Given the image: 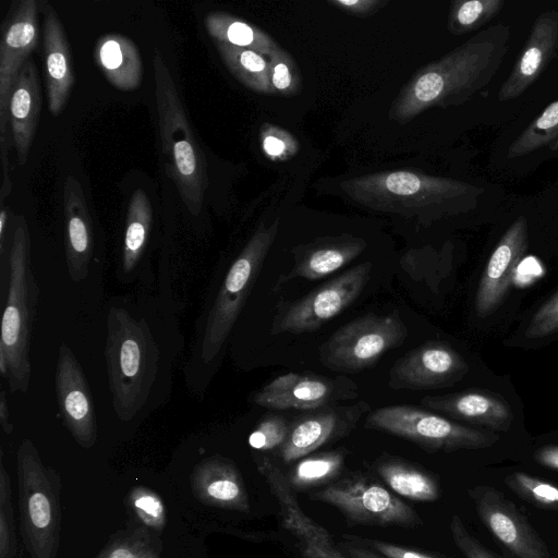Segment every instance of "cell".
Listing matches in <instances>:
<instances>
[{"label": "cell", "instance_id": "31", "mask_svg": "<svg viewBox=\"0 0 558 558\" xmlns=\"http://www.w3.org/2000/svg\"><path fill=\"white\" fill-rule=\"evenodd\" d=\"M153 221L149 198L143 189H136L129 202L122 253V268L131 272L146 247Z\"/></svg>", "mask_w": 558, "mask_h": 558}, {"label": "cell", "instance_id": "10", "mask_svg": "<svg viewBox=\"0 0 558 558\" xmlns=\"http://www.w3.org/2000/svg\"><path fill=\"white\" fill-rule=\"evenodd\" d=\"M337 509L353 525L417 527V512L378 482L351 476L333 482L311 495Z\"/></svg>", "mask_w": 558, "mask_h": 558}, {"label": "cell", "instance_id": "41", "mask_svg": "<svg viewBox=\"0 0 558 558\" xmlns=\"http://www.w3.org/2000/svg\"><path fill=\"white\" fill-rule=\"evenodd\" d=\"M449 530L453 543L464 558H497L477 538H475L464 525L458 514L451 517Z\"/></svg>", "mask_w": 558, "mask_h": 558}, {"label": "cell", "instance_id": "35", "mask_svg": "<svg viewBox=\"0 0 558 558\" xmlns=\"http://www.w3.org/2000/svg\"><path fill=\"white\" fill-rule=\"evenodd\" d=\"M520 498L537 508L558 509V486L523 472H513L505 480Z\"/></svg>", "mask_w": 558, "mask_h": 558}, {"label": "cell", "instance_id": "15", "mask_svg": "<svg viewBox=\"0 0 558 558\" xmlns=\"http://www.w3.org/2000/svg\"><path fill=\"white\" fill-rule=\"evenodd\" d=\"M257 468L278 502L281 525L294 536L303 558H348L329 532L304 512L286 473L265 457Z\"/></svg>", "mask_w": 558, "mask_h": 558}, {"label": "cell", "instance_id": "25", "mask_svg": "<svg viewBox=\"0 0 558 558\" xmlns=\"http://www.w3.org/2000/svg\"><path fill=\"white\" fill-rule=\"evenodd\" d=\"M41 108L40 86L36 65L28 60L14 84L9 117L17 161L24 166L36 134Z\"/></svg>", "mask_w": 558, "mask_h": 558}, {"label": "cell", "instance_id": "23", "mask_svg": "<svg viewBox=\"0 0 558 558\" xmlns=\"http://www.w3.org/2000/svg\"><path fill=\"white\" fill-rule=\"evenodd\" d=\"M65 217V258L68 272L75 282L89 272L93 255L92 221L80 182L68 175L63 185Z\"/></svg>", "mask_w": 558, "mask_h": 558}, {"label": "cell", "instance_id": "38", "mask_svg": "<svg viewBox=\"0 0 558 558\" xmlns=\"http://www.w3.org/2000/svg\"><path fill=\"white\" fill-rule=\"evenodd\" d=\"M291 423L279 415L264 417L248 436V445L258 451L279 449L286 441Z\"/></svg>", "mask_w": 558, "mask_h": 558}, {"label": "cell", "instance_id": "29", "mask_svg": "<svg viewBox=\"0 0 558 558\" xmlns=\"http://www.w3.org/2000/svg\"><path fill=\"white\" fill-rule=\"evenodd\" d=\"M204 24L215 43L254 50L267 58L280 48L267 33L229 13L210 12Z\"/></svg>", "mask_w": 558, "mask_h": 558}, {"label": "cell", "instance_id": "13", "mask_svg": "<svg viewBox=\"0 0 558 558\" xmlns=\"http://www.w3.org/2000/svg\"><path fill=\"white\" fill-rule=\"evenodd\" d=\"M469 494L483 524L513 558H551L534 527L501 492L478 485Z\"/></svg>", "mask_w": 558, "mask_h": 558}, {"label": "cell", "instance_id": "32", "mask_svg": "<svg viewBox=\"0 0 558 558\" xmlns=\"http://www.w3.org/2000/svg\"><path fill=\"white\" fill-rule=\"evenodd\" d=\"M344 452L340 450L311 453L291 468L287 480L294 490L320 486L336 478L344 464Z\"/></svg>", "mask_w": 558, "mask_h": 558}, {"label": "cell", "instance_id": "46", "mask_svg": "<svg viewBox=\"0 0 558 558\" xmlns=\"http://www.w3.org/2000/svg\"><path fill=\"white\" fill-rule=\"evenodd\" d=\"M338 547L348 558H385L365 545L353 539L351 535L344 534Z\"/></svg>", "mask_w": 558, "mask_h": 558}, {"label": "cell", "instance_id": "21", "mask_svg": "<svg viewBox=\"0 0 558 558\" xmlns=\"http://www.w3.org/2000/svg\"><path fill=\"white\" fill-rule=\"evenodd\" d=\"M43 68L49 112L57 117L64 109L74 84L69 41L54 9L44 8Z\"/></svg>", "mask_w": 558, "mask_h": 558}, {"label": "cell", "instance_id": "1", "mask_svg": "<svg viewBox=\"0 0 558 558\" xmlns=\"http://www.w3.org/2000/svg\"><path fill=\"white\" fill-rule=\"evenodd\" d=\"M509 39V26L499 22L428 63L400 90L389 118L408 122L429 108L463 105L492 82L507 54Z\"/></svg>", "mask_w": 558, "mask_h": 558}, {"label": "cell", "instance_id": "40", "mask_svg": "<svg viewBox=\"0 0 558 558\" xmlns=\"http://www.w3.org/2000/svg\"><path fill=\"white\" fill-rule=\"evenodd\" d=\"M558 331V292L532 316L525 330L526 338H544Z\"/></svg>", "mask_w": 558, "mask_h": 558}, {"label": "cell", "instance_id": "2", "mask_svg": "<svg viewBox=\"0 0 558 558\" xmlns=\"http://www.w3.org/2000/svg\"><path fill=\"white\" fill-rule=\"evenodd\" d=\"M355 203L373 210L400 215H450L477 205L484 189L468 182L412 170L359 175L341 183Z\"/></svg>", "mask_w": 558, "mask_h": 558}, {"label": "cell", "instance_id": "4", "mask_svg": "<svg viewBox=\"0 0 558 558\" xmlns=\"http://www.w3.org/2000/svg\"><path fill=\"white\" fill-rule=\"evenodd\" d=\"M9 291L1 320L0 373L12 392H26L31 379L29 339L38 304L31 242L23 216L15 220L9 256Z\"/></svg>", "mask_w": 558, "mask_h": 558}, {"label": "cell", "instance_id": "37", "mask_svg": "<svg viewBox=\"0 0 558 558\" xmlns=\"http://www.w3.org/2000/svg\"><path fill=\"white\" fill-rule=\"evenodd\" d=\"M270 65V80L276 94L291 96L301 87L298 66L289 52L279 48L267 58Z\"/></svg>", "mask_w": 558, "mask_h": 558}, {"label": "cell", "instance_id": "14", "mask_svg": "<svg viewBox=\"0 0 558 558\" xmlns=\"http://www.w3.org/2000/svg\"><path fill=\"white\" fill-rule=\"evenodd\" d=\"M356 385L348 378L288 373L276 377L253 396V401L274 410L313 411L356 396Z\"/></svg>", "mask_w": 558, "mask_h": 558}, {"label": "cell", "instance_id": "28", "mask_svg": "<svg viewBox=\"0 0 558 558\" xmlns=\"http://www.w3.org/2000/svg\"><path fill=\"white\" fill-rule=\"evenodd\" d=\"M374 469L399 496L416 501H435L440 496L436 477L405 460L381 457L375 461Z\"/></svg>", "mask_w": 558, "mask_h": 558}, {"label": "cell", "instance_id": "6", "mask_svg": "<svg viewBox=\"0 0 558 558\" xmlns=\"http://www.w3.org/2000/svg\"><path fill=\"white\" fill-rule=\"evenodd\" d=\"M20 530L31 558H57L61 533V481L31 439L16 453Z\"/></svg>", "mask_w": 558, "mask_h": 558}, {"label": "cell", "instance_id": "12", "mask_svg": "<svg viewBox=\"0 0 558 558\" xmlns=\"http://www.w3.org/2000/svg\"><path fill=\"white\" fill-rule=\"evenodd\" d=\"M38 39L35 0L14 1L2 23L0 41V147H10L9 105L16 78Z\"/></svg>", "mask_w": 558, "mask_h": 558}, {"label": "cell", "instance_id": "43", "mask_svg": "<svg viewBox=\"0 0 558 558\" xmlns=\"http://www.w3.org/2000/svg\"><path fill=\"white\" fill-rule=\"evenodd\" d=\"M97 558H158L155 550L142 539L131 537L111 542Z\"/></svg>", "mask_w": 558, "mask_h": 558}, {"label": "cell", "instance_id": "9", "mask_svg": "<svg viewBox=\"0 0 558 558\" xmlns=\"http://www.w3.org/2000/svg\"><path fill=\"white\" fill-rule=\"evenodd\" d=\"M408 329L400 313L366 314L336 330L319 348L324 366L354 373L375 365L389 350L407 339Z\"/></svg>", "mask_w": 558, "mask_h": 558}, {"label": "cell", "instance_id": "18", "mask_svg": "<svg viewBox=\"0 0 558 558\" xmlns=\"http://www.w3.org/2000/svg\"><path fill=\"white\" fill-rule=\"evenodd\" d=\"M366 402L354 405H328L291 423L286 441L278 449L284 463L298 461L323 445L345 436L367 410Z\"/></svg>", "mask_w": 558, "mask_h": 558}, {"label": "cell", "instance_id": "34", "mask_svg": "<svg viewBox=\"0 0 558 558\" xmlns=\"http://www.w3.org/2000/svg\"><path fill=\"white\" fill-rule=\"evenodd\" d=\"M504 0H457L451 3L448 29L464 35L487 25L504 8Z\"/></svg>", "mask_w": 558, "mask_h": 558}, {"label": "cell", "instance_id": "47", "mask_svg": "<svg viewBox=\"0 0 558 558\" xmlns=\"http://www.w3.org/2000/svg\"><path fill=\"white\" fill-rule=\"evenodd\" d=\"M534 459L538 464L558 471V446H545L537 449Z\"/></svg>", "mask_w": 558, "mask_h": 558}, {"label": "cell", "instance_id": "24", "mask_svg": "<svg viewBox=\"0 0 558 558\" xmlns=\"http://www.w3.org/2000/svg\"><path fill=\"white\" fill-rule=\"evenodd\" d=\"M191 483L197 497L207 505L242 512L250 509L243 478L226 458L211 457L201 462L194 469Z\"/></svg>", "mask_w": 558, "mask_h": 558}, {"label": "cell", "instance_id": "17", "mask_svg": "<svg viewBox=\"0 0 558 558\" xmlns=\"http://www.w3.org/2000/svg\"><path fill=\"white\" fill-rule=\"evenodd\" d=\"M54 384L64 426L80 446L93 447L97 440L93 396L80 362L65 343L59 348Z\"/></svg>", "mask_w": 558, "mask_h": 558}, {"label": "cell", "instance_id": "22", "mask_svg": "<svg viewBox=\"0 0 558 558\" xmlns=\"http://www.w3.org/2000/svg\"><path fill=\"white\" fill-rule=\"evenodd\" d=\"M421 402L457 420L493 430L506 432L513 421L508 402L487 390L472 389L444 396H427Z\"/></svg>", "mask_w": 558, "mask_h": 558}, {"label": "cell", "instance_id": "39", "mask_svg": "<svg viewBox=\"0 0 558 558\" xmlns=\"http://www.w3.org/2000/svg\"><path fill=\"white\" fill-rule=\"evenodd\" d=\"M132 508L140 520L146 525L161 530L166 523V509L157 494L144 487H137L131 493Z\"/></svg>", "mask_w": 558, "mask_h": 558}, {"label": "cell", "instance_id": "33", "mask_svg": "<svg viewBox=\"0 0 558 558\" xmlns=\"http://www.w3.org/2000/svg\"><path fill=\"white\" fill-rule=\"evenodd\" d=\"M558 138V99L550 102L511 143L507 156L517 158L541 149Z\"/></svg>", "mask_w": 558, "mask_h": 558}, {"label": "cell", "instance_id": "36", "mask_svg": "<svg viewBox=\"0 0 558 558\" xmlns=\"http://www.w3.org/2000/svg\"><path fill=\"white\" fill-rule=\"evenodd\" d=\"M10 476L0 459V558H16L17 541Z\"/></svg>", "mask_w": 558, "mask_h": 558}, {"label": "cell", "instance_id": "16", "mask_svg": "<svg viewBox=\"0 0 558 558\" xmlns=\"http://www.w3.org/2000/svg\"><path fill=\"white\" fill-rule=\"evenodd\" d=\"M464 359L448 343L428 341L398 359L389 373V386L425 390L451 386L468 373Z\"/></svg>", "mask_w": 558, "mask_h": 558}, {"label": "cell", "instance_id": "8", "mask_svg": "<svg viewBox=\"0 0 558 558\" xmlns=\"http://www.w3.org/2000/svg\"><path fill=\"white\" fill-rule=\"evenodd\" d=\"M365 427L407 439L429 452L483 449L499 439L493 432L468 427L409 404L369 412Z\"/></svg>", "mask_w": 558, "mask_h": 558}, {"label": "cell", "instance_id": "3", "mask_svg": "<svg viewBox=\"0 0 558 558\" xmlns=\"http://www.w3.org/2000/svg\"><path fill=\"white\" fill-rule=\"evenodd\" d=\"M105 356L113 410L128 422L145 405L158 368V347L146 322L111 307Z\"/></svg>", "mask_w": 558, "mask_h": 558}, {"label": "cell", "instance_id": "44", "mask_svg": "<svg viewBox=\"0 0 558 558\" xmlns=\"http://www.w3.org/2000/svg\"><path fill=\"white\" fill-rule=\"evenodd\" d=\"M262 146L265 154L272 159H283L292 154L291 136L270 125H265L262 131Z\"/></svg>", "mask_w": 558, "mask_h": 558}, {"label": "cell", "instance_id": "42", "mask_svg": "<svg viewBox=\"0 0 558 558\" xmlns=\"http://www.w3.org/2000/svg\"><path fill=\"white\" fill-rule=\"evenodd\" d=\"M351 537L385 558H444L435 553L417 550L415 548L397 545L383 539L359 537L354 535H351Z\"/></svg>", "mask_w": 558, "mask_h": 558}, {"label": "cell", "instance_id": "45", "mask_svg": "<svg viewBox=\"0 0 558 558\" xmlns=\"http://www.w3.org/2000/svg\"><path fill=\"white\" fill-rule=\"evenodd\" d=\"M329 3L360 16L373 14L387 4L381 0H329Z\"/></svg>", "mask_w": 558, "mask_h": 558}, {"label": "cell", "instance_id": "27", "mask_svg": "<svg viewBox=\"0 0 558 558\" xmlns=\"http://www.w3.org/2000/svg\"><path fill=\"white\" fill-rule=\"evenodd\" d=\"M365 246L362 239L348 235L318 240L302 250L294 268L283 280L295 277L308 280L324 278L353 260Z\"/></svg>", "mask_w": 558, "mask_h": 558}, {"label": "cell", "instance_id": "5", "mask_svg": "<svg viewBox=\"0 0 558 558\" xmlns=\"http://www.w3.org/2000/svg\"><path fill=\"white\" fill-rule=\"evenodd\" d=\"M153 69L167 171L190 214L197 216L208 186L205 156L194 137L174 80L158 51L153 58Z\"/></svg>", "mask_w": 558, "mask_h": 558}, {"label": "cell", "instance_id": "7", "mask_svg": "<svg viewBox=\"0 0 558 558\" xmlns=\"http://www.w3.org/2000/svg\"><path fill=\"white\" fill-rule=\"evenodd\" d=\"M278 226L279 220L270 226L262 223L231 265L198 340V356L203 364H211L219 355L276 239Z\"/></svg>", "mask_w": 558, "mask_h": 558}, {"label": "cell", "instance_id": "30", "mask_svg": "<svg viewBox=\"0 0 558 558\" xmlns=\"http://www.w3.org/2000/svg\"><path fill=\"white\" fill-rule=\"evenodd\" d=\"M229 72L247 88L260 94H276L267 57L250 49L215 43Z\"/></svg>", "mask_w": 558, "mask_h": 558}, {"label": "cell", "instance_id": "20", "mask_svg": "<svg viewBox=\"0 0 558 558\" xmlns=\"http://www.w3.org/2000/svg\"><path fill=\"white\" fill-rule=\"evenodd\" d=\"M558 51V11L539 14L514 62L509 76L498 92L499 101L521 96L544 72Z\"/></svg>", "mask_w": 558, "mask_h": 558}, {"label": "cell", "instance_id": "11", "mask_svg": "<svg viewBox=\"0 0 558 558\" xmlns=\"http://www.w3.org/2000/svg\"><path fill=\"white\" fill-rule=\"evenodd\" d=\"M371 269L369 262L359 264L284 305L274 319L271 333H301L320 328L355 301L369 279Z\"/></svg>", "mask_w": 558, "mask_h": 558}, {"label": "cell", "instance_id": "49", "mask_svg": "<svg viewBox=\"0 0 558 558\" xmlns=\"http://www.w3.org/2000/svg\"><path fill=\"white\" fill-rule=\"evenodd\" d=\"M9 213L10 210L3 206H1L0 213V253H3V244H4V235L5 229L9 222Z\"/></svg>", "mask_w": 558, "mask_h": 558}, {"label": "cell", "instance_id": "19", "mask_svg": "<svg viewBox=\"0 0 558 558\" xmlns=\"http://www.w3.org/2000/svg\"><path fill=\"white\" fill-rule=\"evenodd\" d=\"M526 250L527 222L524 216H519L506 230L487 262L475 299L477 316H487L500 305Z\"/></svg>", "mask_w": 558, "mask_h": 558}, {"label": "cell", "instance_id": "26", "mask_svg": "<svg viewBox=\"0 0 558 558\" xmlns=\"http://www.w3.org/2000/svg\"><path fill=\"white\" fill-rule=\"evenodd\" d=\"M94 61L117 89L131 92L142 83V59L135 44L121 34H105L95 43Z\"/></svg>", "mask_w": 558, "mask_h": 558}, {"label": "cell", "instance_id": "48", "mask_svg": "<svg viewBox=\"0 0 558 558\" xmlns=\"http://www.w3.org/2000/svg\"><path fill=\"white\" fill-rule=\"evenodd\" d=\"M0 423L5 434L13 432V424L10 422V410L7 400V392L0 391Z\"/></svg>", "mask_w": 558, "mask_h": 558}]
</instances>
